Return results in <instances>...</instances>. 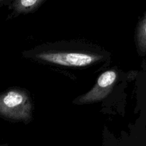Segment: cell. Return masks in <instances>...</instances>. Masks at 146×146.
I'll return each mask as SVG.
<instances>
[{
  "label": "cell",
  "instance_id": "cell-1",
  "mask_svg": "<svg viewBox=\"0 0 146 146\" xmlns=\"http://www.w3.org/2000/svg\"><path fill=\"white\" fill-rule=\"evenodd\" d=\"M0 116L12 121L29 122L32 104L26 91L11 88L0 94Z\"/></svg>",
  "mask_w": 146,
  "mask_h": 146
},
{
  "label": "cell",
  "instance_id": "cell-2",
  "mask_svg": "<svg viewBox=\"0 0 146 146\" xmlns=\"http://www.w3.org/2000/svg\"><path fill=\"white\" fill-rule=\"evenodd\" d=\"M35 57L51 64L69 67H83L91 65L102 59L98 54L80 52H41Z\"/></svg>",
  "mask_w": 146,
  "mask_h": 146
},
{
  "label": "cell",
  "instance_id": "cell-3",
  "mask_svg": "<svg viewBox=\"0 0 146 146\" xmlns=\"http://www.w3.org/2000/svg\"><path fill=\"white\" fill-rule=\"evenodd\" d=\"M117 80V73L109 70L97 78L95 85L89 92L75 100L76 104H89L102 101L111 93Z\"/></svg>",
  "mask_w": 146,
  "mask_h": 146
},
{
  "label": "cell",
  "instance_id": "cell-4",
  "mask_svg": "<svg viewBox=\"0 0 146 146\" xmlns=\"http://www.w3.org/2000/svg\"><path fill=\"white\" fill-rule=\"evenodd\" d=\"M45 0H13L11 9L14 14H29L37 10Z\"/></svg>",
  "mask_w": 146,
  "mask_h": 146
},
{
  "label": "cell",
  "instance_id": "cell-5",
  "mask_svg": "<svg viewBox=\"0 0 146 146\" xmlns=\"http://www.w3.org/2000/svg\"><path fill=\"white\" fill-rule=\"evenodd\" d=\"M137 49L140 55L146 54V11L139 21L135 36Z\"/></svg>",
  "mask_w": 146,
  "mask_h": 146
},
{
  "label": "cell",
  "instance_id": "cell-6",
  "mask_svg": "<svg viewBox=\"0 0 146 146\" xmlns=\"http://www.w3.org/2000/svg\"><path fill=\"white\" fill-rule=\"evenodd\" d=\"M8 1V0H0V3L4 2V1Z\"/></svg>",
  "mask_w": 146,
  "mask_h": 146
},
{
  "label": "cell",
  "instance_id": "cell-7",
  "mask_svg": "<svg viewBox=\"0 0 146 146\" xmlns=\"http://www.w3.org/2000/svg\"><path fill=\"white\" fill-rule=\"evenodd\" d=\"M0 146H8V145L7 144H1Z\"/></svg>",
  "mask_w": 146,
  "mask_h": 146
}]
</instances>
